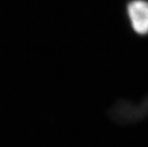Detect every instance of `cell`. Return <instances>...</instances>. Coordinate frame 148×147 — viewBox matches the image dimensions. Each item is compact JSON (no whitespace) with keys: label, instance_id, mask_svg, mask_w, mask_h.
<instances>
[{"label":"cell","instance_id":"1","mask_svg":"<svg viewBox=\"0 0 148 147\" xmlns=\"http://www.w3.org/2000/svg\"><path fill=\"white\" fill-rule=\"evenodd\" d=\"M128 15L135 32L140 34L148 33V2L134 0L128 5Z\"/></svg>","mask_w":148,"mask_h":147}]
</instances>
